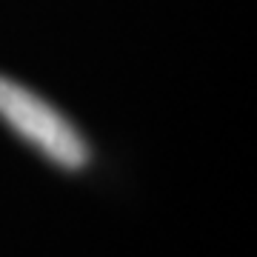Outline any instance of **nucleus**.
<instances>
[{"instance_id": "obj_1", "label": "nucleus", "mask_w": 257, "mask_h": 257, "mask_svg": "<svg viewBox=\"0 0 257 257\" xmlns=\"http://www.w3.org/2000/svg\"><path fill=\"white\" fill-rule=\"evenodd\" d=\"M0 117L57 166L80 169L89 163V146L72 123L43 97L9 77H0Z\"/></svg>"}]
</instances>
